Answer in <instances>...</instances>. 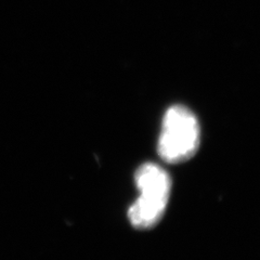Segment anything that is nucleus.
<instances>
[{"instance_id":"f03ea898","label":"nucleus","mask_w":260,"mask_h":260,"mask_svg":"<svg viewBox=\"0 0 260 260\" xmlns=\"http://www.w3.org/2000/svg\"><path fill=\"white\" fill-rule=\"evenodd\" d=\"M201 130L197 116L183 105L169 108L162 119L157 152L168 164L190 159L200 146Z\"/></svg>"},{"instance_id":"f257e3e1","label":"nucleus","mask_w":260,"mask_h":260,"mask_svg":"<svg viewBox=\"0 0 260 260\" xmlns=\"http://www.w3.org/2000/svg\"><path fill=\"white\" fill-rule=\"evenodd\" d=\"M135 182L140 195L129 208V220L137 229H150L165 214L172 191V178L162 167L148 162L138 168Z\"/></svg>"}]
</instances>
